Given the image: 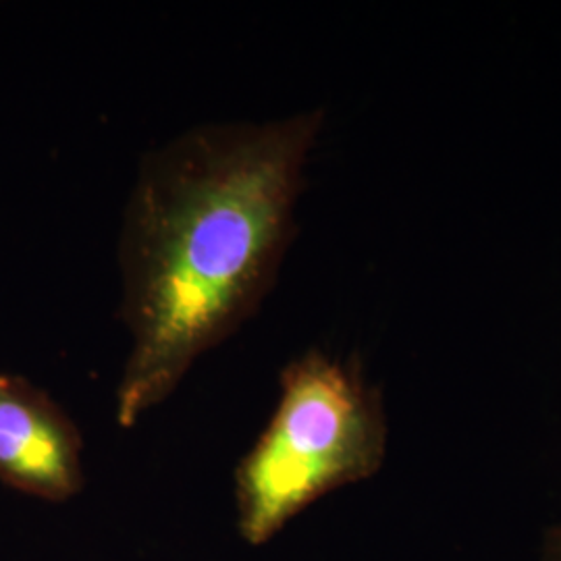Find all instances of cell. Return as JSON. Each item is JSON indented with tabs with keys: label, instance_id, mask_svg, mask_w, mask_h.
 <instances>
[{
	"label": "cell",
	"instance_id": "1",
	"mask_svg": "<svg viewBox=\"0 0 561 561\" xmlns=\"http://www.w3.org/2000/svg\"><path fill=\"white\" fill-rule=\"evenodd\" d=\"M322 123V108L204 123L141 159L119 238L131 337L115 408L123 428L259 312L296 238Z\"/></svg>",
	"mask_w": 561,
	"mask_h": 561
},
{
	"label": "cell",
	"instance_id": "2",
	"mask_svg": "<svg viewBox=\"0 0 561 561\" xmlns=\"http://www.w3.org/2000/svg\"><path fill=\"white\" fill-rule=\"evenodd\" d=\"M387 456L381 393L356 360L308 350L280 370L277 408L236 470L240 535L271 541L306 507L373 479Z\"/></svg>",
	"mask_w": 561,
	"mask_h": 561
},
{
	"label": "cell",
	"instance_id": "3",
	"mask_svg": "<svg viewBox=\"0 0 561 561\" xmlns=\"http://www.w3.org/2000/svg\"><path fill=\"white\" fill-rule=\"evenodd\" d=\"M78 424L36 385L0 375V481L46 500L67 502L83 486Z\"/></svg>",
	"mask_w": 561,
	"mask_h": 561
},
{
	"label": "cell",
	"instance_id": "4",
	"mask_svg": "<svg viewBox=\"0 0 561 561\" xmlns=\"http://www.w3.org/2000/svg\"><path fill=\"white\" fill-rule=\"evenodd\" d=\"M542 561H561V526L547 533L542 542Z\"/></svg>",
	"mask_w": 561,
	"mask_h": 561
}]
</instances>
